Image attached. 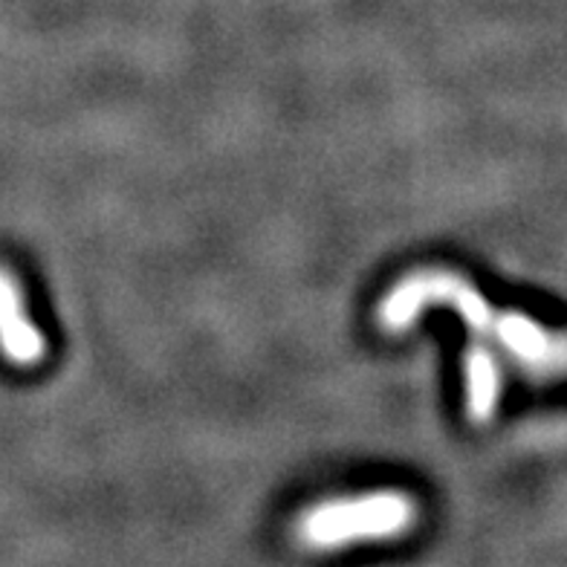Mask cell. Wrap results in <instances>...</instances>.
Segmentation results:
<instances>
[{"instance_id":"cell-1","label":"cell","mask_w":567,"mask_h":567,"mask_svg":"<svg viewBox=\"0 0 567 567\" xmlns=\"http://www.w3.org/2000/svg\"><path fill=\"white\" fill-rule=\"evenodd\" d=\"M446 305L475 333L498 342L522 365L542 377H567V330L550 328L522 310H501L472 281L449 269H417L396 281L380 305V324L400 333L425 307Z\"/></svg>"},{"instance_id":"cell-2","label":"cell","mask_w":567,"mask_h":567,"mask_svg":"<svg viewBox=\"0 0 567 567\" xmlns=\"http://www.w3.org/2000/svg\"><path fill=\"white\" fill-rule=\"evenodd\" d=\"M417 522V504L396 489H380L357 498L324 501L301 515L299 542L313 550L348 547L357 542H380L411 530Z\"/></svg>"},{"instance_id":"cell-3","label":"cell","mask_w":567,"mask_h":567,"mask_svg":"<svg viewBox=\"0 0 567 567\" xmlns=\"http://www.w3.org/2000/svg\"><path fill=\"white\" fill-rule=\"evenodd\" d=\"M0 353L9 365L35 368L47 353V339L27 313L18 278L0 267Z\"/></svg>"},{"instance_id":"cell-4","label":"cell","mask_w":567,"mask_h":567,"mask_svg":"<svg viewBox=\"0 0 567 567\" xmlns=\"http://www.w3.org/2000/svg\"><path fill=\"white\" fill-rule=\"evenodd\" d=\"M466 377V417L475 425H486L501 403V371L495 353L484 342H472L463 357Z\"/></svg>"}]
</instances>
